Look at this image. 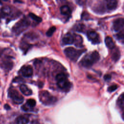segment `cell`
<instances>
[{
  "label": "cell",
  "instance_id": "cell-7",
  "mask_svg": "<svg viewBox=\"0 0 124 124\" xmlns=\"http://www.w3.org/2000/svg\"><path fill=\"white\" fill-rule=\"evenodd\" d=\"M87 36L89 40L93 44H98L100 42L99 35L94 31H88L87 33Z\"/></svg>",
  "mask_w": 124,
  "mask_h": 124
},
{
  "label": "cell",
  "instance_id": "cell-25",
  "mask_svg": "<svg viewBox=\"0 0 124 124\" xmlns=\"http://www.w3.org/2000/svg\"><path fill=\"white\" fill-rule=\"evenodd\" d=\"M118 88V86L117 85H111L110 86H109L108 89V90L109 92L111 93V92H112L113 91H114L115 90H116Z\"/></svg>",
  "mask_w": 124,
  "mask_h": 124
},
{
  "label": "cell",
  "instance_id": "cell-2",
  "mask_svg": "<svg viewBox=\"0 0 124 124\" xmlns=\"http://www.w3.org/2000/svg\"><path fill=\"white\" fill-rule=\"evenodd\" d=\"M56 80L58 87L65 91L69 90L71 87L70 82L69 81L66 76L63 73H59L56 76Z\"/></svg>",
  "mask_w": 124,
  "mask_h": 124
},
{
  "label": "cell",
  "instance_id": "cell-5",
  "mask_svg": "<svg viewBox=\"0 0 124 124\" xmlns=\"http://www.w3.org/2000/svg\"><path fill=\"white\" fill-rule=\"evenodd\" d=\"M30 22L26 19H22L17 22L14 27V31L17 34H20L25 30L29 26Z\"/></svg>",
  "mask_w": 124,
  "mask_h": 124
},
{
  "label": "cell",
  "instance_id": "cell-14",
  "mask_svg": "<svg viewBox=\"0 0 124 124\" xmlns=\"http://www.w3.org/2000/svg\"><path fill=\"white\" fill-rule=\"evenodd\" d=\"M74 42L75 46L77 47H82L83 46V40L81 36L79 35L74 34Z\"/></svg>",
  "mask_w": 124,
  "mask_h": 124
},
{
  "label": "cell",
  "instance_id": "cell-19",
  "mask_svg": "<svg viewBox=\"0 0 124 124\" xmlns=\"http://www.w3.org/2000/svg\"><path fill=\"white\" fill-rule=\"evenodd\" d=\"M1 12L4 15H8L11 13V9L8 6L3 7L1 8Z\"/></svg>",
  "mask_w": 124,
  "mask_h": 124
},
{
  "label": "cell",
  "instance_id": "cell-1",
  "mask_svg": "<svg viewBox=\"0 0 124 124\" xmlns=\"http://www.w3.org/2000/svg\"><path fill=\"white\" fill-rule=\"evenodd\" d=\"M100 59L99 53L96 51H94L90 54L85 55L80 61L82 66L89 68L93 65V63L98 61Z\"/></svg>",
  "mask_w": 124,
  "mask_h": 124
},
{
  "label": "cell",
  "instance_id": "cell-10",
  "mask_svg": "<svg viewBox=\"0 0 124 124\" xmlns=\"http://www.w3.org/2000/svg\"><path fill=\"white\" fill-rule=\"evenodd\" d=\"M62 42L66 45H71L74 42V35L67 33H66L62 38Z\"/></svg>",
  "mask_w": 124,
  "mask_h": 124
},
{
  "label": "cell",
  "instance_id": "cell-17",
  "mask_svg": "<svg viewBox=\"0 0 124 124\" xmlns=\"http://www.w3.org/2000/svg\"><path fill=\"white\" fill-rule=\"evenodd\" d=\"M124 93H122L121 96L119 97L118 101H117V104L119 106V107L122 108V110L124 109Z\"/></svg>",
  "mask_w": 124,
  "mask_h": 124
},
{
  "label": "cell",
  "instance_id": "cell-26",
  "mask_svg": "<svg viewBox=\"0 0 124 124\" xmlns=\"http://www.w3.org/2000/svg\"><path fill=\"white\" fill-rule=\"evenodd\" d=\"M104 79L106 80V81H109L111 78V77L110 75L109 74H107L106 75L104 76Z\"/></svg>",
  "mask_w": 124,
  "mask_h": 124
},
{
  "label": "cell",
  "instance_id": "cell-8",
  "mask_svg": "<svg viewBox=\"0 0 124 124\" xmlns=\"http://www.w3.org/2000/svg\"><path fill=\"white\" fill-rule=\"evenodd\" d=\"M113 28L115 31H123L124 19L123 18H119L115 20L113 22Z\"/></svg>",
  "mask_w": 124,
  "mask_h": 124
},
{
  "label": "cell",
  "instance_id": "cell-15",
  "mask_svg": "<svg viewBox=\"0 0 124 124\" xmlns=\"http://www.w3.org/2000/svg\"><path fill=\"white\" fill-rule=\"evenodd\" d=\"M61 13L64 16H70L71 13V11L69 7L67 5H63L60 8Z\"/></svg>",
  "mask_w": 124,
  "mask_h": 124
},
{
  "label": "cell",
  "instance_id": "cell-3",
  "mask_svg": "<svg viewBox=\"0 0 124 124\" xmlns=\"http://www.w3.org/2000/svg\"><path fill=\"white\" fill-rule=\"evenodd\" d=\"M39 97L40 101L45 105H51L57 101V99L46 91L40 92Z\"/></svg>",
  "mask_w": 124,
  "mask_h": 124
},
{
  "label": "cell",
  "instance_id": "cell-23",
  "mask_svg": "<svg viewBox=\"0 0 124 124\" xmlns=\"http://www.w3.org/2000/svg\"><path fill=\"white\" fill-rule=\"evenodd\" d=\"M85 26L82 24H78L77 25V26L76 27V30L77 31L79 32H83L85 29Z\"/></svg>",
  "mask_w": 124,
  "mask_h": 124
},
{
  "label": "cell",
  "instance_id": "cell-18",
  "mask_svg": "<svg viewBox=\"0 0 124 124\" xmlns=\"http://www.w3.org/2000/svg\"><path fill=\"white\" fill-rule=\"evenodd\" d=\"M26 104L31 108H32L36 105V101L33 99H29L27 101Z\"/></svg>",
  "mask_w": 124,
  "mask_h": 124
},
{
  "label": "cell",
  "instance_id": "cell-11",
  "mask_svg": "<svg viewBox=\"0 0 124 124\" xmlns=\"http://www.w3.org/2000/svg\"><path fill=\"white\" fill-rule=\"evenodd\" d=\"M20 90L21 93L26 96L31 95L32 94V91L25 84H21L20 86Z\"/></svg>",
  "mask_w": 124,
  "mask_h": 124
},
{
  "label": "cell",
  "instance_id": "cell-12",
  "mask_svg": "<svg viewBox=\"0 0 124 124\" xmlns=\"http://www.w3.org/2000/svg\"><path fill=\"white\" fill-rule=\"evenodd\" d=\"M107 7L109 10H115L118 5V1L115 0H109L107 1Z\"/></svg>",
  "mask_w": 124,
  "mask_h": 124
},
{
  "label": "cell",
  "instance_id": "cell-4",
  "mask_svg": "<svg viewBox=\"0 0 124 124\" xmlns=\"http://www.w3.org/2000/svg\"><path fill=\"white\" fill-rule=\"evenodd\" d=\"M84 52V50H77L72 47H68L66 48L64 52L65 55L73 61H76L80 56Z\"/></svg>",
  "mask_w": 124,
  "mask_h": 124
},
{
  "label": "cell",
  "instance_id": "cell-24",
  "mask_svg": "<svg viewBox=\"0 0 124 124\" xmlns=\"http://www.w3.org/2000/svg\"><path fill=\"white\" fill-rule=\"evenodd\" d=\"M116 38L118 39V40H122V42H123V40H124V31H120L119 33L118 34H116L115 35Z\"/></svg>",
  "mask_w": 124,
  "mask_h": 124
},
{
  "label": "cell",
  "instance_id": "cell-6",
  "mask_svg": "<svg viewBox=\"0 0 124 124\" xmlns=\"http://www.w3.org/2000/svg\"><path fill=\"white\" fill-rule=\"evenodd\" d=\"M9 95L13 101L16 104H21L24 101L23 97L16 90H10L9 92Z\"/></svg>",
  "mask_w": 124,
  "mask_h": 124
},
{
  "label": "cell",
  "instance_id": "cell-21",
  "mask_svg": "<svg viewBox=\"0 0 124 124\" xmlns=\"http://www.w3.org/2000/svg\"><path fill=\"white\" fill-rule=\"evenodd\" d=\"M56 28L55 26H53L51 28H50L48 31H46V35L47 36H51L52 35V34H53V33L55 32V31H56Z\"/></svg>",
  "mask_w": 124,
  "mask_h": 124
},
{
  "label": "cell",
  "instance_id": "cell-22",
  "mask_svg": "<svg viewBox=\"0 0 124 124\" xmlns=\"http://www.w3.org/2000/svg\"><path fill=\"white\" fill-rule=\"evenodd\" d=\"M120 56V53L119 50H116L112 54V58L113 60L115 61H117L119 60Z\"/></svg>",
  "mask_w": 124,
  "mask_h": 124
},
{
  "label": "cell",
  "instance_id": "cell-20",
  "mask_svg": "<svg viewBox=\"0 0 124 124\" xmlns=\"http://www.w3.org/2000/svg\"><path fill=\"white\" fill-rule=\"evenodd\" d=\"M29 16L32 19H33L34 20L38 22H40L42 21V18L39 17V16H37L36 15H35V14H33V13H30L29 14Z\"/></svg>",
  "mask_w": 124,
  "mask_h": 124
},
{
  "label": "cell",
  "instance_id": "cell-16",
  "mask_svg": "<svg viewBox=\"0 0 124 124\" xmlns=\"http://www.w3.org/2000/svg\"><path fill=\"white\" fill-rule=\"evenodd\" d=\"M16 122L17 124H27L29 122V119L25 116H20L16 118Z\"/></svg>",
  "mask_w": 124,
  "mask_h": 124
},
{
  "label": "cell",
  "instance_id": "cell-9",
  "mask_svg": "<svg viewBox=\"0 0 124 124\" xmlns=\"http://www.w3.org/2000/svg\"><path fill=\"white\" fill-rule=\"evenodd\" d=\"M21 73L24 77H31L33 74L32 68L30 65L24 66L21 69Z\"/></svg>",
  "mask_w": 124,
  "mask_h": 124
},
{
  "label": "cell",
  "instance_id": "cell-13",
  "mask_svg": "<svg viewBox=\"0 0 124 124\" xmlns=\"http://www.w3.org/2000/svg\"><path fill=\"white\" fill-rule=\"evenodd\" d=\"M105 42L106 46L109 49H113L115 47V44L110 36H107L105 39Z\"/></svg>",
  "mask_w": 124,
  "mask_h": 124
},
{
  "label": "cell",
  "instance_id": "cell-27",
  "mask_svg": "<svg viewBox=\"0 0 124 124\" xmlns=\"http://www.w3.org/2000/svg\"><path fill=\"white\" fill-rule=\"evenodd\" d=\"M4 108H5L6 109H9V108H10V106H9L8 104H5V105H4Z\"/></svg>",
  "mask_w": 124,
  "mask_h": 124
}]
</instances>
